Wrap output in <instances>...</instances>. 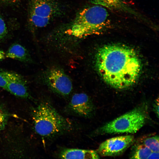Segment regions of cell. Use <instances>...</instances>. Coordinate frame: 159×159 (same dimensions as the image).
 Listing matches in <instances>:
<instances>
[{"label": "cell", "mask_w": 159, "mask_h": 159, "mask_svg": "<svg viewBox=\"0 0 159 159\" xmlns=\"http://www.w3.org/2000/svg\"><path fill=\"white\" fill-rule=\"evenodd\" d=\"M6 57L24 62H31L32 58L27 49L19 43L12 44L5 52Z\"/></svg>", "instance_id": "8fae6325"}, {"label": "cell", "mask_w": 159, "mask_h": 159, "mask_svg": "<svg viewBox=\"0 0 159 159\" xmlns=\"http://www.w3.org/2000/svg\"><path fill=\"white\" fill-rule=\"evenodd\" d=\"M8 32L5 22L0 14V42L6 38L7 34Z\"/></svg>", "instance_id": "9a60e30c"}, {"label": "cell", "mask_w": 159, "mask_h": 159, "mask_svg": "<svg viewBox=\"0 0 159 159\" xmlns=\"http://www.w3.org/2000/svg\"><path fill=\"white\" fill-rule=\"evenodd\" d=\"M153 110L157 117L158 118L159 117V101L158 99L156 100L153 106Z\"/></svg>", "instance_id": "e0dca14e"}, {"label": "cell", "mask_w": 159, "mask_h": 159, "mask_svg": "<svg viewBox=\"0 0 159 159\" xmlns=\"http://www.w3.org/2000/svg\"><path fill=\"white\" fill-rule=\"evenodd\" d=\"M134 140V136L131 135L112 138L102 143L99 146L97 152L103 156L119 155L132 144Z\"/></svg>", "instance_id": "52a82bcc"}, {"label": "cell", "mask_w": 159, "mask_h": 159, "mask_svg": "<svg viewBox=\"0 0 159 159\" xmlns=\"http://www.w3.org/2000/svg\"><path fill=\"white\" fill-rule=\"evenodd\" d=\"M59 157L63 159H98V153L94 150L75 148H66L62 150Z\"/></svg>", "instance_id": "30bf717a"}, {"label": "cell", "mask_w": 159, "mask_h": 159, "mask_svg": "<svg viewBox=\"0 0 159 159\" xmlns=\"http://www.w3.org/2000/svg\"><path fill=\"white\" fill-rule=\"evenodd\" d=\"M32 116L35 131L43 137H55L72 128L70 121L59 114L47 102H42L34 108Z\"/></svg>", "instance_id": "3957f363"}, {"label": "cell", "mask_w": 159, "mask_h": 159, "mask_svg": "<svg viewBox=\"0 0 159 159\" xmlns=\"http://www.w3.org/2000/svg\"><path fill=\"white\" fill-rule=\"evenodd\" d=\"M159 152H152L148 157L149 159H159Z\"/></svg>", "instance_id": "ac0fdd59"}, {"label": "cell", "mask_w": 159, "mask_h": 159, "mask_svg": "<svg viewBox=\"0 0 159 159\" xmlns=\"http://www.w3.org/2000/svg\"><path fill=\"white\" fill-rule=\"evenodd\" d=\"M43 83L52 92L61 96H69L73 89L72 81L63 69L57 65L49 67L41 76Z\"/></svg>", "instance_id": "8992f818"}, {"label": "cell", "mask_w": 159, "mask_h": 159, "mask_svg": "<svg viewBox=\"0 0 159 159\" xmlns=\"http://www.w3.org/2000/svg\"><path fill=\"white\" fill-rule=\"evenodd\" d=\"M8 117V113L3 106L0 105V131L6 126Z\"/></svg>", "instance_id": "5bb4252c"}, {"label": "cell", "mask_w": 159, "mask_h": 159, "mask_svg": "<svg viewBox=\"0 0 159 159\" xmlns=\"http://www.w3.org/2000/svg\"><path fill=\"white\" fill-rule=\"evenodd\" d=\"M7 81L5 89L13 95L21 98L30 97L26 82L24 77L16 72L5 71Z\"/></svg>", "instance_id": "9c48e42d"}, {"label": "cell", "mask_w": 159, "mask_h": 159, "mask_svg": "<svg viewBox=\"0 0 159 159\" xmlns=\"http://www.w3.org/2000/svg\"><path fill=\"white\" fill-rule=\"evenodd\" d=\"M109 16L107 9L99 5L94 4L83 9L70 23L64 34L58 39L57 45L65 51L70 40L74 41L101 33L110 25Z\"/></svg>", "instance_id": "7a4b0ae2"}, {"label": "cell", "mask_w": 159, "mask_h": 159, "mask_svg": "<svg viewBox=\"0 0 159 159\" xmlns=\"http://www.w3.org/2000/svg\"><path fill=\"white\" fill-rule=\"evenodd\" d=\"M67 109L73 114L86 118L93 114L94 105L89 97L84 93H76L72 97Z\"/></svg>", "instance_id": "ba28073f"}, {"label": "cell", "mask_w": 159, "mask_h": 159, "mask_svg": "<svg viewBox=\"0 0 159 159\" xmlns=\"http://www.w3.org/2000/svg\"><path fill=\"white\" fill-rule=\"evenodd\" d=\"M28 19L34 29L44 27L60 15L61 8L56 0H29Z\"/></svg>", "instance_id": "5b68a950"}, {"label": "cell", "mask_w": 159, "mask_h": 159, "mask_svg": "<svg viewBox=\"0 0 159 159\" xmlns=\"http://www.w3.org/2000/svg\"><path fill=\"white\" fill-rule=\"evenodd\" d=\"M5 58V52L3 50H0V62L4 60Z\"/></svg>", "instance_id": "d6986e66"}, {"label": "cell", "mask_w": 159, "mask_h": 159, "mask_svg": "<svg viewBox=\"0 0 159 159\" xmlns=\"http://www.w3.org/2000/svg\"><path fill=\"white\" fill-rule=\"evenodd\" d=\"M4 2L7 3L14 4L18 2L19 0H0Z\"/></svg>", "instance_id": "ffe728a7"}, {"label": "cell", "mask_w": 159, "mask_h": 159, "mask_svg": "<svg viewBox=\"0 0 159 159\" xmlns=\"http://www.w3.org/2000/svg\"><path fill=\"white\" fill-rule=\"evenodd\" d=\"M159 137L155 135L147 138L143 141V144L153 152H159Z\"/></svg>", "instance_id": "4fadbf2b"}, {"label": "cell", "mask_w": 159, "mask_h": 159, "mask_svg": "<svg viewBox=\"0 0 159 159\" xmlns=\"http://www.w3.org/2000/svg\"><path fill=\"white\" fill-rule=\"evenodd\" d=\"M147 107L142 105L97 129L95 135L135 133L145 124L147 118Z\"/></svg>", "instance_id": "277c9868"}, {"label": "cell", "mask_w": 159, "mask_h": 159, "mask_svg": "<svg viewBox=\"0 0 159 159\" xmlns=\"http://www.w3.org/2000/svg\"><path fill=\"white\" fill-rule=\"evenodd\" d=\"M153 152L143 144L137 145L134 148L130 158L148 159Z\"/></svg>", "instance_id": "7c38bea8"}, {"label": "cell", "mask_w": 159, "mask_h": 159, "mask_svg": "<svg viewBox=\"0 0 159 159\" xmlns=\"http://www.w3.org/2000/svg\"><path fill=\"white\" fill-rule=\"evenodd\" d=\"M96 69L103 80L112 87L127 88L138 79L141 69L140 58L132 48L111 44L98 49L95 57Z\"/></svg>", "instance_id": "6da1fadb"}, {"label": "cell", "mask_w": 159, "mask_h": 159, "mask_svg": "<svg viewBox=\"0 0 159 159\" xmlns=\"http://www.w3.org/2000/svg\"><path fill=\"white\" fill-rule=\"evenodd\" d=\"M7 83L5 70L0 69V87L5 89Z\"/></svg>", "instance_id": "2e32d148"}]
</instances>
